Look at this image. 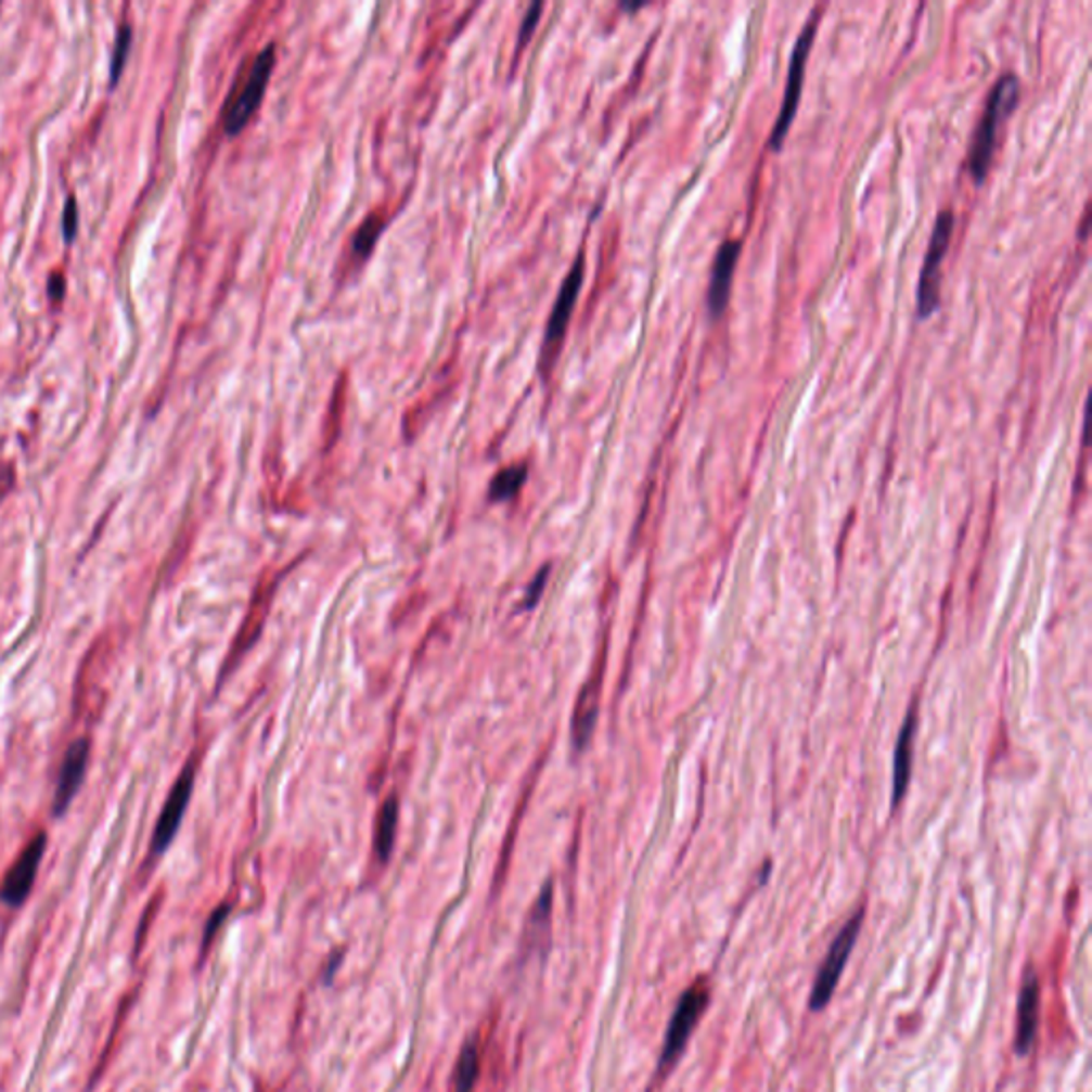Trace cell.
<instances>
[{"label": "cell", "instance_id": "9a60e30c", "mask_svg": "<svg viewBox=\"0 0 1092 1092\" xmlns=\"http://www.w3.org/2000/svg\"><path fill=\"white\" fill-rule=\"evenodd\" d=\"M913 732H915V721L913 712L907 717L902 732H900L899 745H897V760H895V805L902 798L909 785V774H911V749H913Z\"/></svg>", "mask_w": 1092, "mask_h": 1092}, {"label": "cell", "instance_id": "603a6c76", "mask_svg": "<svg viewBox=\"0 0 1092 1092\" xmlns=\"http://www.w3.org/2000/svg\"><path fill=\"white\" fill-rule=\"evenodd\" d=\"M227 913H229V907H220V909H216V913L209 917L207 928H205V943H209V941H211V937L216 935V930H218V928H220V924L224 922Z\"/></svg>", "mask_w": 1092, "mask_h": 1092}, {"label": "cell", "instance_id": "7402d4cb", "mask_svg": "<svg viewBox=\"0 0 1092 1092\" xmlns=\"http://www.w3.org/2000/svg\"><path fill=\"white\" fill-rule=\"evenodd\" d=\"M547 577H549V573H547V568H544V570H540V573H538V577H536V579L531 580V584H529V589H527V593H525V600H523V606H525L527 611H529V608H534V604H536V602H538V598L542 595V587H544V582H547Z\"/></svg>", "mask_w": 1092, "mask_h": 1092}, {"label": "cell", "instance_id": "52a82bcc", "mask_svg": "<svg viewBox=\"0 0 1092 1092\" xmlns=\"http://www.w3.org/2000/svg\"><path fill=\"white\" fill-rule=\"evenodd\" d=\"M582 278H584V257L579 255L575 265L570 267L562 288H560V295L553 304V312L549 317V322H547V331H544V344H542V352H540V363H542V372L547 374L551 370V365L555 363V357L562 348V342H564V335L568 331V322L573 319V312H575V306H577V299L580 295V286H582Z\"/></svg>", "mask_w": 1092, "mask_h": 1092}, {"label": "cell", "instance_id": "6da1fadb", "mask_svg": "<svg viewBox=\"0 0 1092 1092\" xmlns=\"http://www.w3.org/2000/svg\"><path fill=\"white\" fill-rule=\"evenodd\" d=\"M1023 92V83L1016 73H1005L997 79L992 90L988 92L984 114L973 130L971 145H968V176L971 180L979 187L986 182L990 174V165L994 160L997 143H999V129L1003 120H1007L1014 110L1018 107Z\"/></svg>", "mask_w": 1092, "mask_h": 1092}, {"label": "cell", "instance_id": "ac0fdd59", "mask_svg": "<svg viewBox=\"0 0 1092 1092\" xmlns=\"http://www.w3.org/2000/svg\"><path fill=\"white\" fill-rule=\"evenodd\" d=\"M383 229H385V218H383V214H378V211H376V214H370V216L363 220V224L357 229L355 237H352V253H355L357 257H368V255L374 250V246H376V242H378V237H381Z\"/></svg>", "mask_w": 1092, "mask_h": 1092}, {"label": "cell", "instance_id": "ba28073f", "mask_svg": "<svg viewBox=\"0 0 1092 1092\" xmlns=\"http://www.w3.org/2000/svg\"><path fill=\"white\" fill-rule=\"evenodd\" d=\"M193 787L194 762H189L187 769L178 776L176 785L171 787V792L167 796V802H165V807H163V811L158 815V822H156V828H154V835H152V853L154 856L165 853L167 847L171 845V840L178 835L180 824H182L184 813H187V807L191 802Z\"/></svg>", "mask_w": 1092, "mask_h": 1092}, {"label": "cell", "instance_id": "3957f363", "mask_svg": "<svg viewBox=\"0 0 1092 1092\" xmlns=\"http://www.w3.org/2000/svg\"><path fill=\"white\" fill-rule=\"evenodd\" d=\"M956 227V216L952 209H941L935 218V227L930 233V242L926 248V257L920 269L917 293H915V310L917 319H930L941 306V265L948 255L950 240Z\"/></svg>", "mask_w": 1092, "mask_h": 1092}, {"label": "cell", "instance_id": "4fadbf2b", "mask_svg": "<svg viewBox=\"0 0 1092 1092\" xmlns=\"http://www.w3.org/2000/svg\"><path fill=\"white\" fill-rule=\"evenodd\" d=\"M595 715H598V685L587 683L580 692L579 703H577L575 717H573V736H575L577 749H582L587 745V741L591 738Z\"/></svg>", "mask_w": 1092, "mask_h": 1092}, {"label": "cell", "instance_id": "8992f818", "mask_svg": "<svg viewBox=\"0 0 1092 1092\" xmlns=\"http://www.w3.org/2000/svg\"><path fill=\"white\" fill-rule=\"evenodd\" d=\"M862 917H864V911L860 909L856 915H851L847 920V924L838 930V935H836L835 941H833V946H831V950L826 954V961L818 968V975H815V981H813V988H811V997H809L811 1012L826 1010V1005L835 997L840 975H843L845 966L849 963V956H851L853 946L858 941V935H860V928H862Z\"/></svg>", "mask_w": 1092, "mask_h": 1092}, {"label": "cell", "instance_id": "2e32d148", "mask_svg": "<svg viewBox=\"0 0 1092 1092\" xmlns=\"http://www.w3.org/2000/svg\"><path fill=\"white\" fill-rule=\"evenodd\" d=\"M397 818H399L397 798H388L381 807V813L376 820V833H374V849L383 862L390 858V851H393L395 833H397Z\"/></svg>", "mask_w": 1092, "mask_h": 1092}, {"label": "cell", "instance_id": "7c38bea8", "mask_svg": "<svg viewBox=\"0 0 1092 1092\" xmlns=\"http://www.w3.org/2000/svg\"><path fill=\"white\" fill-rule=\"evenodd\" d=\"M1039 977L1037 973L1027 971L1023 977L1020 986V997H1018V1016H1016V1052L1025 1056L1030 1052L1035 1037H1037V1025H1039Z\"/></svg>", "mask_w": 1092, "mask_h": 1092}, {"label": "cell", "instance_id": "5b68a950", "mask_svg": "<svg viewBox=\"0 0 1092 1092\" xmlns=\"http://www.w3.org/2000/svg\"><path fill=\"white\" fill-rule=\"evenodd\" d=\"M708 1001H710V990H708L707 979H698L694 986H690L681 994V999L675 1007V1014L670 1018L668 1030H666V1037H664V1048L659 1054V1071L670 1069L679 1061V1056L688 1048L692 1032L696 1030L701 1018L707 1012Z\"/></svg>", "mask_w": 1092, "mask_h": 1092}, {"label": "cell", "instance_id": "ffe728a7", "mask_svg": "<svg viewBox=\"0 0 1092 1092\" xmlns=\"http://www.w3.org/2000/svg\"><path fill=\"white\" fill-rule=\"evenodd\" d=\"M542 9H544V4H540V2H534V4L529 7V11H527V15H525V20H523V26H521V30H518V50H521V48L529 41L531 33H534V28H536V24H538V20H540Z\"/></svg>", "mask_w": 1092, "mask_h": 1092}, {"label": "cell", "instance_id": "cb8c5ba5", "mask_svg": "<svg viewBox=\"0 0 1092 1092\" xmlns=\"http://www.w3.org/2000/svg\"><path fill=\"white\" fill-rule=\"evenodd\" d=\"M65 278H63L61 273H54V275L50 278V295H52L56 301H59V299H63V295H65Z\"/></svg>", "mask_w": 1092, "mask_h": 1092}, {"label": "cell", "instance_id": "44dd1931", "mask_svg": "<svg viewBox=\"0 0 1092 1092\" xmlns=\"http://www.w3.org/2000/svg\"><path fill=\"white\" fill-rule=\"evenodd\" d=\"M63 233L66 242H73L77 233V201L75 196H68L65 203V214H63Z\"/></svg>", "mask_w": 1092, "mask_h": 1092}, {"label": "cell", "instance_id": "30bf717a", "mask_svg": "<svg viewBox=\"0 0 1092 1092\" xmlns=\"http://www.w3.org/2000/svg\"><path fill=\"white\" fill-rule=\"evenodd\" d=\"M741 253H743L741 240H725L715 253L707 293L710 321H719L725 314V308H728L730 295H732V280H734V271H736Z\"/></svg>", "mask_w": 1092, "mask_h": 1092}, {"label": "cell", "instance_id": "8fae6325", "mask_svg": "<svg viewBox=\"0 0 1092 1092\" xmlns=\"http://www.w3.org/2000/svg\"><path fill=\"white\" fill-rule=\"evenodd\" d=\"M88 758H90V741L88 738H77L68 749H66L65 760L59 774L56 783V794H54V815L61 818L73 802L75 794L79 792L83 783V774L88 769Z\"/></svg>", "mask_w": 1092, "mask_h": 1092}, {"label": "cell", "instance_id": "9c48e42d", "mask_svg": "<svg viewBox=\"0 0 1092 1092\" xmlns=\"http://www.w3.org/2000/svg\"><path fill=\"white\" fill-rule=\"evenodd\" d=\"M46 845H48V835L39 833L26 845V849L20 853V858L13 862V866L9 869V873L4 875V882L0 886V900L4 904L20 907L24 900L28 899V895L35 886L43 853H46Z\"/></svg>", "mask_w": 1092, "mask_h": 1092}, {"label": "cell", "instance_id": "d6986e66", "mask_svg": "<svg viewBox=\"0 0 1092 1092\" xmlns=\"http://www.w3.org/2000/svg\"><path fill=\"white\" fill-rule=\"evenodd\" d=\"M129 24H125L120 30H118V37H116V46H114V56H112V81L118 79V75L123 73V66L127 63V54H129L130 41H132V35H130Z\"/></svg>", "mask_w": 1092, "mask_h": 1092}, {"label": "cell", "instance_id": "e0dca14e", "mask_svg": "<svg viewBox=\"0 0 1092 1092\" xmlns=\"http://www.w3.org/2000/svg\"><path fill=\"white\" fill-rule=\"evenodd\" d=\"M527 480V465L525 463H514L504 470H500L491 485H489V500L491 502H504L513 500L514 496L521 491V487Z\"/></svg>", "mask_w": 1092, "mask_h": 1092}, {"label": "cell", "instance_id": "277c9868", "mask_svg": "<svg viewBox=\"0 0 1092 1092\" xmlns=\"http://www.w3.org/2000/svg\"><path fill=\"white\" fill-rule=\"evenodd\" d=\"M273 66H275V46L269 43L258 52L257 59L250 63V68L242 77L240 86L229 97L224 118H222L227 134L233 137L248 127L250 118L257 114V110L262 103Z\"/></svg>", "mask_w": 1092, "mask_h": 1092}, {"label": "cell", "instance_id": "7a4b0ae2", "mask_svg": "<svg viewBox=\"0 0 1092 1092\" xmlns=\"http://www.w3.org/2000/svg\"><path fill=\"white\" fill-rule=\"evenodd\" d=\"M820 15H822V9H813L807 24L802 26L796 43H794V50L789 54V66H787V79H785V92H783V99H781V110L776 114V120H774V127L771 130V137H769V147L772 152H779L787 139V132L792 129L794 125V118H796V112H798V103H800V97H802V83H805V75H807V63H809V56H811V48H813V41H815V35H818V24H820Z\"/></svg>", "mask_w": 1092, "mask_h": 1092}, {"label": "cell", "instance_id": "5bb4252c", "mask_svg": "<svg viewBox=\"0 0 1092 1092\" xmlns=\"http://www.w3.org/2000/svg\"><path fill=\"white\" fill-rule=\"evenodd\" d=\"M478 1074H480V1058H478V1043L476 1039H467L461 1048V1054L457 1058V1065H454V1076H452V1084H454V1092H474L476 1089V1082H478Z\"/></svg>", "mask_w": 1092, "mask_h": 1092}]
</instances>
